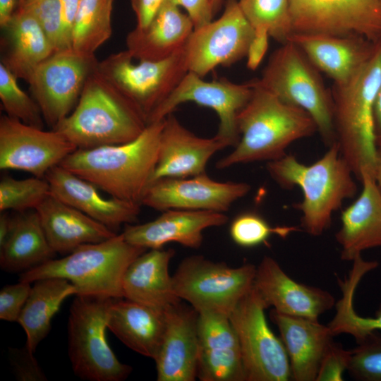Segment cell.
Here are the masks:
<instances>
[{"label":"cell","mask_w":381,"mask_h":381,"mask_svg":"<svg viewBox=\"0 0 381 381\" xmlns=\"http://www.w3.org/2000/svg\"><path fill=\"white\" fill-rule=\"evenodd\" d=\"M164 123H148L126 143L77 149L59 165L111 197L141 205L157 164Z\"/></svg>","instance_id":"obj_1"},{"label":"cell","mask_w":381,"mask_h":381,"mask_svg":"<svg viewBox=\"0 0 381 381\" xmlns=\"http://www.w3.org/2000/svg\"><path fill=\"white\" fill-rule=\"evenodd\" d=\"M253 83L252 95L238 116L240 140L232 152L217 161L218 169L277 159L292 143L318 132L308 112L282 101L258 79Z\"/></svg>","instance_id":"obj_2"},{"label":"cell","mask_w":381,"mask_h":381,"mask_svg":"<svg viewBox=\"0 0 381 381\" xmlns=\"http://www.w3.org/2000/svg\"><path fill=\"white\" fill-rule=\"evenodd\" d=\"M266 169L282 188H301L303 200L295 207L302 214L301 226L313 236L322 235L330 226L333 212L341 207L344 200L353 198L358 189L354 174L336 142L310 165L286 154L267 162Z\"/></svg>","instance_id":"obj_3"},{"label":"cell","mask_w":381,"mask_h":381,"mask_svg":"<svg viewBox=\"0 0 381 381\" xmlns=\"http://www.w3.org/2000/svg\"><path fill=\"white\" fill-rule=\"evenodd\" d=\"M147 126L144 114L96 68L73 110L52 129L89 149L132 141Z\"/></svg>","instance_id":"obj_4"},{"label":"cell","mask_w":381,"mask_h":381,"mask_svg":"<svg viewBox=\"0 0 381 381\" xmlns=\"http://www.w3.org/2000/svg\"><path fill=\"white\" fill-rule=\"evenodd\" d=\"M381 84V40L368 60L346 82L334 83L336 143L344 159L361 181L363 174L375 178L377 147L374 131V104Z\"/></svg>","instance_id":"obj_5"},{"label":"cell","mask_w":381,"mask_h":381,"mask_svg":"<svg viewBox=\"0 0 381 381\" xmlns=\"http://www.w3.org/2000/svg\"><path fill=\"white\" fill-rule=\"evenodd\" d=\"M147 250L129 243L121 233L100 243L82 245L62 258L23 272L19 281L33 283L43 278H63L75 286L76 296L122 298L126 270Z\"/></svg>","instance_id":"obj_6"},{"label":"cell","mask_w":381,"mask_h":381,"mask_svg":"<svg viewBox=\"0 0 381 381\" xmlns=\"http://www.w3.org/2000/svg\"><path fill=\"white\" fill-rule=\"evenodd\" d=\"M258 80L282 101L308 112L327 147L336 142L331 91L294 43L289 41L272 53Z\"/></svg>","instance_id":"obj_7"},{"label":"cell","mask_w":381,"mask_h":381,"mask_svg":"<svg viewBox=\"0 0 381 381\" xmlns=\"http://www.w3.org/2000/svg\"><path fill=\"white\" fill-rule=\"evenodd\" d=\"M111 298L76 296L68 321V357L74 374L89 381H123L132 367L121 363L106 337Z\"/></svg>","instance_id":"obj_8"},{"label":"cell","mask_w":381,"mask_h":381,"mask_svg":"<svg viewBox=\"0 0 381 381\" xmlns=\"http://www.w3.org/2000/svg\"><path fill=\"white\" fill-rule=\"evenodd\" d=\"M256 266L237 267L215 262L202 255L184 258L172 276L176 296L198 313L229 315L238 301L253 286Z\"/></svg>","instance_id":"obj_9"},{"label":"cell","mask_w":381,"mask_h":381,"mask_svg":"<svg viewBox=\"0 0 381 381\" xmlns=\"http://www.w3.org/2000/svg\"><path fill=\"white\" fill-rule=\"evenodd\" d=\"M135 61L126 49L99 61L97 69L144 114L147 121L188 71L184 47L164 60Z\"/></svg>","instance_id":"obj_10"},{"label":"cell","mask_w":381,"mask_h":381,"mask_svg":"<svg viewBox=\"0 0 381 381\" xmlns=\"http://www.w3.org/2000/svg\"><path fill=\"white\" fill-rule=\"evenodd\" d=\"M267 308L253 287L229 315L238 337L246 381H287L291 378L284 345L270 328Z\"/></svg>","instance_id":"obj_11"},{"label":"cell","mask_w":381,"mask_h":381,"mask_svg":"<svg viewBox=\"0 0 381 381\" xmlns=\"http://www.w3.org/2000/svg\"><path fill=\"white\" fill-rule=\"evenodd\" d=\"M98 61L70 48L56 51L35 68L27 83L52 128L73 110Z\"/></svg>","instance_id":"obj_12"},{"label":"cell","mask_w":381,"mask_h":381,"mask_svg":"<svg viewBox=\"0 0 381 381\" xmlns=\"http://www.w3.org/2000/svg\"><path fill=\"white\" fill-rule=\"evenodd\" d=\"M254 34L238 0H226L219 18L194 28L186 42L188 71L203 78L217 66L238 62L246 57Z\"/></svg>","instance_id":"obj_13"},{"label":"cell","mask_w":381,"mask_h":381,"mask_svg":"<svg viewBox=\"0 0 381 381\" xmlns=\"http://www.w3.org/2000/svg\"><path fill=\"white\" fill-rule=\"evenodd\" d=\"M253 80L243 84L225 78L205 81L192 71H188L171 94L150 115L147 124L164 119L182 103L187 102L214 110L219 119L215 135L227 146L235 147L240 140L238 116L250 99Z\"/></svg>","instance_id":"obj_14"},{"label":"cell","mask_w":381,"mask_h":381,"mask_svg":"<svg viewBox=\"0 0 381 381\" xmlns=\"http://www.w3.org/2000/svg\"><path fill=\"white\" fill-rule=\"evenodd\" d=\"M294 33L381 40V0H289Z\"/></svg>","instance_id":"obj_15"},{"label":"cell","mask_w":381,"mask_h":381,"mask_svg":"<svg viewBox=\"0 0 381 381\" xmlns=\"http://www.w3.org/2000/svg\"><path fill=\"white\" fill-rule=\"evenodd\" d=\"M78 148L60 133L44 131L2 115L0 118V169L44 178Z\"/></svg>","instance_id":"obj_16"},{"label":"cell","mask_w":381,"mask_h":381,"mask_svg":"<svg viewBox=\"0 0 381 381\" xmlns=\"http://www.w3.org/2000/svg\"><path fill=\"white\" fill-rule=\"evenodd\" d=\"M251 187L245 182L217 181L203 173L187 178H164L152 183L141 205L167 210L228 211Z\"/></svg>","instance_id":"obj_17"},{"label":"cell","mask_w":381,"mask_h":381,"mask_svg":"<svg viewBox=\"0 0 381 381\" xmlns=\"http://www.w3.org/2000/svg\"><path fill=\"white\" fill-rule=\"evenodd\" d=\"M253 287L267 308L282 314L318 320L335 305L329 292L294 281L270 256L256 267Z\"/></svg>","instance_id":"obj_18"},{"label":"cell","mask_w":381,"mask_h":381,"mask_svg":"<svg viewBox=\"0 0 381 381\" xmlns=\"http://www.w3.org/2000/svg\"><path fill=\"white\" fill-rule=\"evenodd\" d=\"M197 378L200 381H246L241 349L229 315L198 313Z\"/></svg>","instance_id":"obj_19"},{"label":"cell","mask_w":381,"mask_h":381,"mask_svg":"<svg viewBox=\"0 0 381 381\" xmlns=\"http://www.w3.org/2000/svg\"><path fill=\"white\" fill-rule=\"evenodd\" d=\"M198 312L181 303L166 310L165 328L154 358L157 381H194L198 358Z\"/></svg>","instance_id":"obj_20"},{"label":"cell","mask_w":381,"mask_h":381,"mask_svg":"<svg viewBox=\"0 0 381 381\" xmlns=\"http://www.w3.org/2000/svg\"><path fill=\"white\" fill-rule=\"evenodd\" d=\"M227 147L217 135L210 138L196 135L170 114L164 119L150 185L161 179L187 178L205 173L210 159Z\"/></svg>","instance_id":"obj_21"},{"label":"cell","mask_w":381,"mask_h":381,"mask_svg":"<svg viewBox=\"0 0 381 381\" xmlns=\"http://www.w3.org/2000/svg\"><path fill=\"white\" fill-rule=\"evenodd\" d=\"M223 212L207 210H167L150 222L126 224L122 234L129 243L146 249H160L171 242L199 248L205 229L228 222Z\"/></svg>","instance_id":"obj_22"},{"label":"cell","mask_w":381,"mask_h":381,"mask_svg":"<svg viewBox=\"0 0 381 381\" xmlns=\"http://www.w3.org/2000/svg\"><path fill=\"white\" fill-rule=\"evenodd\" d=\"M44 178L52 195L116 233L122 224L138 221L140 204L113 197L105 198L94 184L60 165L52 168Z\"/></svg>","instance_id":"obj_23"},{"label":"cell","mask_w":381,"mask_h":381,"mask_svg":"<svg viewBox=\"0 0 381 381\" xmlns=\"http://www.w3.org/2000/svg\"><path fill=\"white\" fill-rule=\"evenodd\" d=\"M289 41L298 47L315 68L336 84L352 78L370 57L375 44L356 35L321 33H293Z\"/></svg>","instance_id":"obj_24"},{"label":"cell","mask_w":381,"mask_h":381,"mask_svg":"<svg viewBox=\"0 0 381 381\" xmlns=\"http://www.w3.org/2000/svg\"><path fill=\"white\" fill-rule=\"evenodd\" d=\"M270 318L277 327L286 351L295 381H315L322 359L334 337L329 327L302 317L272 310Z\"/></svg>","instance_id":"obj_25"},{"label":"cell","mask_w":381,"mask_h":381,"mask_svg":"<svg viewBox=\"0 0 381 381\" xmlns=\"http://www.w3.org/2000/svg\"><path fill=\"white\" fill-rule=\"evenodd\" d=\"M363 188L356 200L341 212V225L335 237L341 258L353 261L367 249L381 247V193L375 178L362 174Z\"/></svg>","instance_id":"obj_26"},{"label":"cell","mask_w":381,"mask_h":381,"mask_svg":"<svg viewBox=\"0 0 381 381\" xmlns=\"http://www.w3.org/2000/svg\"><path fill=\"white\" fill-rule=\"evenodd\" d=\"M193 30L188 15L165 0L147 26L128 33L126 50L135 60H164L183 48Z\"/></svg>","instance_id":"obj_27"},{"label":"cell","mask_w":381,"mask_h":381,"mask_svg":"<svg viewBox=\"0 0 381 381\" xmlns=\"http://www.w3.org/2000/svg\"><path fill=\"white\" fill-rule=\"evenodd\" d=\"M47 239L57 253L108 240L117 234L52 194L35 209Z\"/></svg>","instance_id":"obj_28"},{"label":"cell","mask_w":381,"mask_h":381,"mask_svg":"<svg viewBox=\"0 0 381 381\" xmlns=\"http://www.w3.org/2000/svg\"><path fill=\"white\" fill-rule=\"evenodd\" d=\"M174 255L171 248L150 249L136 258L123 278V298L163 310L181 303L169 272Z\"/></svg>","instance_id":"obj_29"},{"label":"cell","mask_w":381,"mask_h":381,"mask_svg":"<svg viewBox=\"0 0 381 381\" xmlns=\"http://www.w3.org/2000/svg\"><path fill=\"white\" fill-rule=\"evenodd\" d=\"M1 29V63L18 79L28 82L37 65L55 52V48L37 18L23 8H17Z\"/></svg>","instance_id":"obj_30"},{"label":"cell","mask_w":381,"mask_h":381,"mask_svg":"<svg viewBox=\"0 0 381 381\" xmlns=\"http://www.w3.org/2000/svg\"><path fill=\"white\" fill-rule=\"evenodd\" d=\"M166 310L123 297L111 298L107 329L131 350L154 359L165 328Z\"/></svg>","instance_id":"obj_31"},{"label":"cell","mask_w":381,"mask_h":381,"mask_svg":"<svg viewBox=\"0 0 381 381\" xmlns=\"http://www.w3.org/2000/svg\"><path fill=\"white\" fill-rule=\"evenodd\" d=\"M35 210L19 212L8 238L0 248V267L6 272H23L56 256Z\"/></svg>","instance_id":"obj_32"},{"label":"cell","mask_w":381,"mask_h":381,"mask_svg":"<svg viewBox=\"0 0 381 381\" xmlns=\"http://www.w3.org/2000/svg\"><path fill=\"white\" fill-rule=\"evenodd\" d=\"M33 283L17 322L25 332V346L35 353L49 334L52 320L63 302L70 296H76L78 291L71 282L63 278H43Z\"/></svg>","instance_id":"obj_33"},{"label":"cell","mask_w":381,"mask_h":381,"mask_svg":"<svg viewBox=\"0 0 381 381\" xmlns=\"http://www.w3.org/2000/svg\"><path fill=\"white\" fill-rule=\"evenodd\" d=\"M113 0H81L71 31V48L85 54L95 52L111 36Z\"/></svg>","instance_id":"obj_34"},{"label":"cell","mask_w":381,"mask_h":381,"mask_svg":"<svg viewBox=\"0 0 381 381\" xmlns=\"http://www.w3.org/2000/svg\"><path fill=\"white\" fill-rule=\"evenodd\" d=\"M361 280V277L354 272L349 274L344 280L338 279L342 297L336 304L334 318L327 325L334 336L348 334L353 337L357 343L371 333L381 330V303L374 317H362L354 310L353 299Z\"/></svg>","instance_id":"obj_35"},{"label":"cell","mask_w":381,"mask_h":381,"mask_svg":"<svg viewBox=\"0 0 381 381\" xmlns=\"http://www.w3.org/2000/svg\"><path fill=\"white\" fill-rule=\"evenodd\" d=\"M254 30L265 29L282 44L294 33L289 0H238Z\"/></svg>","instance_id":"obj_36"},{"label":"cell","mask_w":381,"mask_h":381,"mask_svg":"<svg viewBox=\"0 0 381 381\" xmlns=\"http://www.w3.org/2000/svg\"><path fill=\"white\" fill-rule=\"evenodd\" d=\"M50 195V186L45 178L16 179L4 176L0 181V211L35 210Z\"/></svg>","instance_id":"obj_37"},{"label":"cell","mask_w":381,"mask_h":381,"mask_svg":"<svg viewBox=\"0 0 381 381\" xmlns=\"http://www.w3.org/2000/svg\"><path fill=\"white\" fill-rule=\"evenodd\" d=\"M18 78L0 64V99L6 115L25 124L43 128L44 118L39 105L18 85Z\"/></svg>","instance_id":"obj_38"},{"label":"cell","mask_w":381,"mask_h":381,"mask_svg":"<svg viewBox=\"0 0 381 381\" xmlns=\"http://www.w3.org/2000/svg\"><path fill=\"white\" fill-rule=\"evenodd\" d=\"M299 231L296 226H272L260 214L248 211L239 214L231 222L229 233L232 240L238 246L254 247L267 241L273 234L285 238Z\"/></svg>","instance_id":"obj_39"},{"label":"cell","mask_w":381,"mask_h":381,"mask_svg":"<svg viewBox=\"0 0 381 381\" xmlns=\"http://www.w3.org/2000/svg\"><path fill=\"white\" fill-rule=\"evenodd\" d=\"M357 344L347 371L357 380L381 381V335L374 332Z\"/></svg>","instance_id":"obj_40"},{"label":"cell","mask_w":381,"mask_h":381,"mask_svg":"<svg viewBox=\"0 0 381 381\" xmlns=\"http://www.w3.org/2000/svg\"><path fill=\"white\" fill-rule=\"evenodd\" d=\"M351 350L334 341L328 346L320 365L315 381H341L348 370Z\"/></svg>","instance_id":"obj_41"},{"label":"cell","mask_w":381,"mask_h":381,"mask_svg":"<svg viewBox=\"0 0 381 381\" xmlns=\"http://www.w3.org/2000/svg\"><path fill=\"white\" fill-rule=\"evenodd\" d=\"M31 283L19 281L6 285L0 291V319L8 322H17L30 295Z\"/></svg>","instance_id":"obj_42"},{"label":"cell","mask_w":381,"mask_h":381,"mask_svg":"<svg viewBox=\"0 0 381 381\" xmlns=\"http://www.w3.org/2000/svg\"><path fill=\"white\" fill-rule=\"evenodd\" d=\"M33 353L25 346L20 349L9 348L8 358L13 373L18 380H47Z\"/></svg>","instance_id":"obj_43"},{"label":"cell","mask_w":381,"mask_h":381,"mask_svg":"<svg viewBox=\"0 0 381 381\" xmlns=\"http://www.w3.org/2000/svg\"><path fill=\"white\" fill-rule=\"evenodd\" d=\"M183 8L194 25L199 28L213 20L214 16L212 0H170Z\"/></svg>","instance_id":"obj_44"},{"label":"cell","mask_w":381,"mask_h":381,"mask_svg":"<svg viewBox=\"0 0 381 381\" xmlns=\"http://www.w3.org/2000/svg\"><path fill=\"white\" fill-rule=\"evenodd\" d=\"M254 37L247 52V67L255 71L262 61L269 45V32L265 29L254 30Z\"/></svg>","instance_id":"obj_45"},{"label":"cell","mask_w":381,"mask_h":381,"mask_svg":"<svg viewBox=\"0 0 381 381\" xmlns=\"http://www.w3.org/2000/svg\"><path fill=\"white\" fill-rule=\"evenodd\" d=\"M165 0H131L136 17V27L144 28L151 22Z\"/></svg>","instance_id":"obj_46"},{"label":"cell","mask_w":381,"mask_h":381,"mask_svg":"<svg viewBox=\"0 0 381 381\" xmlns=\"http://www.w3.org/2000/svg\"><path fill=\"white\" fill-rule=\"evenodd\" d=\"M81 0H60L63 37L67 49L71 48L72 24Z\"/></svg>","instance_id":"obj_47"},{"label":"cell","mask_w":381,"mask_h":381,"mask_svg":"<svg viewBox=\"0 0 381 381\" xmlns=\"http://www.w3.org/2000/svg\"><path fill=\"white\" fill-rule=\"evenodd\" d=\"M374 131L377 149H381V84L374 104Z\"/></svg>","instance_id":"obj_48"},{"label":"cell","mask_w":381,"mask_h":381,"mask_svg":"<svg viewBox=\"0 0 381 381\" xmlns=\"http://www.w3.org/2000/svg\"><path fill=\"white\" fill-rule=\"evenodd\" d=\"M15 216L12 217L6 212L0 215V248L4 246L14 226Z\"/></svg>","instance_id":"obj_49"},{"label":"cell","mask_w":381,"mask_h":381,"mask_svg":"<svg viewBox=\"0 0 381 381\" xmlns=\"http://www.w3.org/2000/svg\"><path fill=\"white\" fill-rule=\"evenodd\" d=\"M18 8L17 0H0V26L4 28Z\"/></svg>","instance_id":"obj_50"},{"label":"cell","mask_w":381,"mask_h":381,"mask_svg":"<svg viewBox=\"0 0 381 381\" xmlns=\"http://www.w3.org/2000/svg\"><path fill=\"white\" fill-rule=\"evenodd\" d=\"M375 180L381 193V149H377V156L375 171Z\"/></svg>","instance_id":"obj_51"},{"label":"cell","mask_w":381,"mask_h":381,"mask_svg":"<svg viewBox=\"0 0 381 381\" xmlns=\"http://www.w3.org/2000/svg\"><path fill=\"white\" fill-rule=\"evenodd\" d=\"M212 7L214 15L219 11L222 4L223 0H212Z\"/></svg>","instance_id":"obj_52"},{"label":"cell","mask_w":381,"mask_h":381,"mask_svg":"<svg viewBox=\"0 0 381 381\" xmlns=\"http://www.w3.org/2000/svg\"><path fill=\"white\" fill-rule=\"evenodd\" d=\"M17 1H18V8H20L23 6L28 0H17Z\"/></svg>","instance_id":"obj_53"}]
</instances>
